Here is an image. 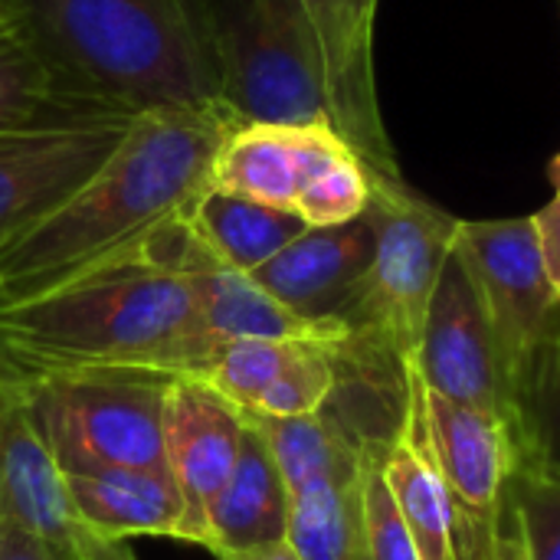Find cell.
Wrapping results in <instances>:
<instances>
[{"mask_svg": "<svg viewBox=\"0 0 560 560\" xmlns=\"http://www.w3.org/2000/svg\"><path fill=\"white\" fill-rule=\"evenodd\" d=\"M338 351L341 348L315 345V341L299 345L295 358L282 368V374L272 381V387L262 394V400L249 413H262V417H312V413H322L331 404V397H335V390L341 384Z\"/></svg>", "mask_w": 560, "mask_h": 560, "instance_id": "obj_25", "label": "cell"}, {"mask_svg": "<svg viewBox=\"0 0 560 560\" xmlns=\"http://www.w3.org/2000/svg\"><path fill=\"white\" fill-rule=\"evenodd\" d=\"M331 125H236L217 151L210 187L295 213L302 187L348 158Z\"/></svg>", "mask_w": 560, "mask_h": 560, "instance_id": "obj_13", "label": "cell"}, {"mask_svg": "<svg viewBox=\"0 0 560 560\" xmlns=\"http://www.w3.org/2000/svg\"><path fill=\"white\" fill-rule=\"evenodd\" d=\"M358 560H368V551H364V548H361V555H358Z\"/></svg>", "mask_w": 560, "mask_h": 560, "instance_id": "obj_35", "label": "cell"}, {"mask_svg": "<svg viewBox=\"0 0 560 560\" xmlns=\"http://www.w3.org/2000/svg\"><path fill=\"white\" fill-rule=\"evenodd\" d=\"M66 115L39 56L7 20H0V135Z\"/></svg>", "mask_w": 560, "mask_h": 560, "instance_id": "obj_24", "label": "cell"}, {"mask_svg": "<svg viewBox=\"0 0 560 560\" xmlns=\"http://www.w3.org/2000/svg\"><path fill=\"white\" fill-rule=\"evenodd\" d=\"M551 180H555V197H560V154L555 158V164H551Z\"/></svg>", "mask_w": 560, "mask_h": 560, "instance_id": "obj_34", "label": "cell"}, {"mask_svg": "<svg viewBox=\"0 0 560 560\" xmlns=\"http://www.w3.org/2000/svg\"><path fill=\"white\" fill-rule=\"evenodd\" d=\"M85 560H138L128 545H98Z\"/></svg>", "mask_w": 560, "mask_h": 560, "instance_id": "obj_33", "label": "cell"}, {"mask_svg": "<svg viewBox=\"0 0 560 560\" xmlns=\"http://www.w3.org/2000/svg\"><path fill=\"white\" fill-rule=\"evenodd\" d=\"M410 368L433 394L495 417L512 436V400L505 390L495 335L482 295L456 246L443 262L423 322L417 361Z\"/></svg>", "mask_w": 560, "mask_h": 560, "instance_id": "obj_10", "label": "cell"}, {"mask_svg": "<svg viewBox=\"0 0 560 560\" xmlns=\"http://www.w3.org/2000/svg\"><path fill=\"white\" fill-rule=\"evenodd\" d=\"M368 217L374 223V259L345 318L351 341L387 354L404 374L417 361L423 322L443 262L456 240V217L400 184L371 177Z\"/></svg>", "mask_w": 560, "mask_h": 560, "instance_id": "obj_5", "label": "cell"}, {"mask_svg": "<svg viewBox=\"0 0 560 560\" xmlns=\"http://www.w3.org/2000/svg\"><path fill=\"white\" fill-rule=\"evenodd\" d=\"M79 522L102 545L128 538H174L200 545V532L167 476L138 469H95L66 476Z\"/></svg>", "mask_w": 560, "mask_h": 560, "instance_id": "obj_16", "label": "cell"}, {"mask_svg": "<svg viewBox=\"0 0 560 560\" xmlns=\"http://www.w3.org/2000/svg\"><path fill=\"white\" fill-rule=\"evenodd\" d=\"M371 259L374 223L364 210V217L341 226H308L249 276L299 318L348 331L345 318L358 299Z\"/></svg>", "mask_w": 560, "mask_h": 560, "instance_id": "obj_12", "label": "cell"}, {"mask_svg": "<svg viewBox=\"0 0 560 560\" xmlns=\"http://www.w3.org/2000/svg\"><path fill=\"white\" fill-rule=\"evenodd\" d=\"M285 541L302 560H358L364 548L361 479L315 482L289 495Z\"/></svg>", "mask_w": 560, "mask_h": 560, "instance_id": "obj_22", "label": "cell"}, {"mask_svg": "<svg viewBox=\"0 0 560 560\" xmlns=\"http://www.w3.org/2000/svg\"><path fill=\"white\" fill-rule=\"evenodd\" d=\"M0 518L36 535L59 560H85L102 541L89 535L69 499L66 472L33 427L23 384L0 361Z\"/></svg>", "mask_w": 560, "mask_h": 560, "instance_id": "obj_11", "label": "cell"}, {"mask_svg": "<svg viewBox=\"0 0 560 560\" xmlns=\"http://www.w3.org/2000/svg\"><path fill=\"white\" fill-rule=\"evenodd\" d=\"M187 220L200 243L220 262L240 272H256L308 230V223L292 210H279L213 187L197 197Z\"/></svg>", "mask_w": 560, "mask_h": 560, "instance_id": "obj_19", "label": "cell"}, {"mask_svg": "<svg viewBox=\"0 0 560 560\" xmlns=\"http://www.w3.org/2000/svg\"><path fill=\"white\" fill-rule=\"evenodd\" d=\"M387 440H371L364 446V466H361V518H364V551L368 560H420L400 512L390 499V489L381 472V453Z\"/></svg>", "mask_w": 560, "mask_h": 560, "instance_id": "obj_27", "label": "cell"}, {"mask_svg": "<svg viewBox=\"0 0 560 560\" xmlns=\"http://www.w3.org/2000/svg\"><path fill=\"white\" fill-rule=\"evenodd\" d=\"M236 125L226 105L135 115L89 180L0 249V305L92 276L184 217L210 190L217 151Z\"/></svg>", "mask_w": 560, "mask_h": 560, "instance_id": "obj_1", "label": "cell"}, {"mask_svg": "<svg viewBox=\"0 0 560 560\" xmlns=\"http://www.w3.org/2000/svg\"><path fill=\"white\" fill-rule=\"evenodd\" d=\"M368 203H371V177L364 164L354 154H348L302 187L295 200V213L308 226H341L364 217Z\"/></svg>", "mask_w": 560, "mask_h": 560, "instance_id": "obj_28", "label": "cell"}, {"mask_svg": "<svg viewBox=\"0 0 560 560\" xmlns=\"http://www.w3.org/2000/svg\"><path fill=\"white\" fill-rule=\"evenodd\" d=\"M512 502L522 522L528 560H560V476L515 466Z\"/></svg>", "mask_w": 560, "mask_h": 560, "instance_id": "obj_29", "label": "cell"}, {"mask_svg": "<svg viewBox=\"0 0 560 560\" xmlns=\"http://www.w3.org/2000/svg\"><path fill=\"white\" fill-rule=\"evenodd\" d=\"M16 377L33 427L66 476L138 469L171 479L164 456V390L171 381L118 371H16Z\"/></svg>", "mask_w": 560, "mask_h": 560, "instance_id": "obj_4", "label": "cell"}, {"mask_svg": "<svg viewBox=\"0 0 560 560\" xmlns=\"http://www.w3.org/2000/svg\"><path fill=\"white\" fill-rule=\"evenodd\" d=\"M131 118L66 115L0 135V249L52 213L115 151Z\"/></svg>", "mask_w": 560, "mask_h": 560, "instance_id": "obj_9", "label": "cell"}, {"mask_svg": "<svg viewBox=\"0 0 560 560\" xmlns=\"http://www.w3.org/2000/svg\"><path fill=\"white\" fill-rule=\"evenodd\" d=\"M0 20H3V16H0Z\"/></svg>", "mask_w": 560, "mask_h": 560, "instance_id": "obj_36", "label": "cell"}, {"mask_svg": "<svg viewBox=\"0 0 560 560\" xmlns=\"http://www.w3.org/2000/svg\"><path fill=\"white\" fill-rule=\"evenodd\" d=\"M246 436L243 413L197 381H171L164 390V456L207 548V509L226 486Z\"/></svg>", "mask_w": 560, "mask_h": 560, "instance_id": "obj_14", "label": "cell"}, {"mask_svg": "<svg viewBox=\"0 0 560 560\" xmlns=\"http://www.w3.org/2000/svg\"><path fill=\"white\" fill-rule=\"evenodd\" d=\"M69 115L210 108L220 69L197 0H0Z\"/></svg>", "mask_w": 560, "mask_h": 560, "instance_id": "obj_2", "label": "cell"}, {"mask_svg": "<svg viewBox=\"0 0 560 560\" xmlns=\"http://www.w3.org/2000/svg\"><path fill=\"white\" fill-rule=\"evenodd\" d=\"M217 348L187 279L138 253L56 292L0 305V361L23 374L118 371L180 381Z\"/></svg>", "mask_w": 560, "mask_h": 560, "instance_id": "obj_3", "label": "cell"}, {"mask_svg": "<svg viewBox=\"0 0 560 560\" xmlns=\"http://www.w3.org/2000/svg\"><path fill=\"white\" fill-rule=\"evenodd\" d=\"M512 413L515 466L560 476V318L541 338Z\"/></svg>", "mask_w": 560, "mask_h": 560, "instance_id": "obj_21", "label": "cell"}, {"mask_svg": "<svg viewBox=\"0 0 560 560\" xmlns=\"http://www.w3.org/2000/svg\"><path fill=\"white\" fill-rule=\"evenodd\" d=\"M538 233H541V249H545V262L551 272V282L560 295V197H555L548 207H541L535 213Z\"/></svg>", "mask_w": 560, "mask_h": 560, "instance_id": "obj_31", "label": "cell"}, {"mask_svg": "<svg viewBox=\"0 0 560 560\" xmlns=\"http://www.w3.org/2000/svg\"><path fill=\"white\" fill-rule=\"evenodd\" d=\"M246 420V417H243ZM289 535V489L282 472L262 443V436L246 423V436L226 486L207 509V551L213 558L233 551H253L262 545L285 541Z\"/></svg>", "mask_w": 560, "mask_h": 560, "instance_id": "obj_18", "label": "cell"}, {"mask_svg": "<svg viewBox=\"0 0 560 560\" xmlns=\"http://www.w3.org/2000/svg\"><path fill=\"white\" fill-rule=\"evenodd\" d=\"M417 384L427 423V446L450 499L479 509L502 502L515 472V446L509 430L482 410L433 394L420 381V374Z\"/></svg>", "mask_w": 560, "mask_h": 560, "instance_id": "obj_15", "label": "cell"}, {"mask_svg": "<svg viewBox=\"0 0 560 560\" xmlns=\"http://www.w3.org/2000/svg\"><path fill=\"white\" fill-rule=\"evenodd\" d=\"M305 341H272V338H236L223 341L187 381H197L233 404L240 413L256 410L262 394L282 374Z\"/></svg>", "mask_w": 560, "mask_h": 560, "instance_id": "obj_23", "label": "cell"}, {"mask_svg": "<svg viewBox=\"0 0 560 560\" xmlns=\"http://www.w3.org/2000/svg\"><path fill=\"white\" fill-rule=\"evenodd\" d=\"M308 20L328 121L335 135L364 164L368 177L400 184L397 151L390 144L377 75H374V20L381 0H299Z\"/></svg>", "mask_w": 560, "mask_h": 560, "instance_id": "obj_8", "label": "cell"}, {"mask_svg": "<svg viewBox=\"0 0 560 560\" xmlns=\"http://www.w3.org/2000/svg\"><path fill=\"white\" fill-rule=\"evenodd\" d=\"M453 246L482 295L505 390L515 400L541 338L560 318V295L545 262L538 223L535 217L459 220Z\"/></svg>", "mask_w": 560, "mask_h": 560, "instance_id": "obj_7", "label": "cell"}, {"mask_svg": "<svg viewBox=\"0 0 560 560\" xmlns=\"http://www.w3.org/2000/svg\"><path fill=\"white\" fill-rule=\"evenodd\" d=\"M217 560H302L289 541H276V545H262L253 551H233V555H220Z\"/></svg>", "mask_w": 560, "mask_h": 560, "instance_id": "obj_32", "label": "cell"}, {"mask_svg": "<svg viewBox=\"0 0 560 560\" xmlns=\"http://www.w3.org/2000/svg\"><path fill=\"white\" fill-rule=\"evenodd\" d=\"M246 423L269 446L289 495L315 486V482H358L364 466V446L351 440L338 420L325 410L312 417H262L243 413Z\"/></svg>", "mask_w": 560, "mask_h": 560, "instance_id": "obj_20", "label": "cell"}, {"mask_svg": "<svg viewBox=\"0 0 560 560\" xmlns=\"http://www.w3.org/2000/svg\"><path fill=\"white\" fill-rule=\"evenodd\" d=\"M220 69V98L243 121L331 125L299 0H197Z\"/></svg>", "mask_w": 560, "mask_h": 560, "instance_id": "obj_6", "label": "cell"}, {"mask_svg": "<svg viewBox=\"0 0 560 560\" xmlns=\"http://www.w3.org/2000/svg\"><path fill=\"white\" fill-rule=\"evenodd\" d=\"M450 545L453 560H528L512 486L502 502L486 509L450 499Z\"/></svg>", "mask_w": 560, "mask_h": 560, "instance_id": "obj_26", "label": "cell"}, {"mask_svg": "<svg viewBox=\"0 0 560 560\" xmlns=\"http://www.w3.org/2000/svg\"><path fill=\"white\" fill-rule=\"evenodd\" d=\"M0 560H59L36 535L0 518Z\"/></svg>", "mask_w": 560, "mask_h": 560, "instance_id": "obj_30", "label": "cell"}, {"mask_svg": "<svg viewBox=\"0 0 560 560\" xmlns=\"http://www.w3.org/2000/svg\"><path fill=\"white\" fill-rule=\"evenodd\" d=\"M381 472L420 560H453L450 495L427 446L420 384L413 371H404L400 423L381 453Z\"/></svg>", "mask_w": 560, "mask_h": 560, "instance_id": "obj_17", "label": "cell"}]
</instances>
